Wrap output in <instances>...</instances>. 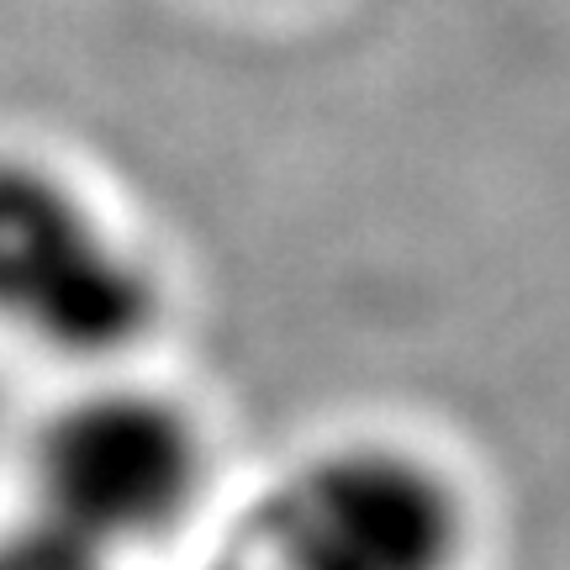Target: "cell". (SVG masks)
Segmentation results:
<instances>
[{"instance_id":"cell-1","label":"cell","mask_w":570,"mask_h":570,"mask_svg":"<svg viewBox=\"0 0 570 570\" xmlns=\"http://www.w3.org/2000/svg\"><path fill=\"white\" fill-rule=\"evenodd\" d=\"M169 285L148 248L59 164L0 154V333L75 370L154 344Z\"/></svg>"},{"instance_id":"cell-2","label":"cell","mask_w":570,"mask_h":570,"mask_svg":"<svg viewBox=\"0 0 570 570\" xmlns=\"http://www.w3.org/2000/svg\"><path fill=\"white\" fill-rule=\"evenodd\" d=\"M212 475V433L180 396L132 375H101L32 433L27 508L132 560L196 523Z\"/></svg>"},{"instance_id":"cell-3","label":"cell","mask_w":570,"mask_h":570,"mask_svg":"<svg viewBox=\"0 0 570 570\" xmlns=\"http://www.w3.org/2000/svg\"><path fill=\"white\" fill-rule=\"evenodd\" d=\"M465 550L470 512L449 470L386 439L296 460L238 544L259 570H460Z\"/></svg>"},{"instance_id":"cell-4","label":"cell","mask_w":570,"mask_h":570,"mask_svg":"<svg viewBox=\"0 0 570 570\" xmlns=\"http://www.w3.org/2000/svg\"><path fill=\"white\" fill-rule=\"evenodd\" d=\"M0 570H127V560L63 529L48 512L21 508L11 523H0Z\"/></svg>"},{"instance_id":"cell-5","label":"cell","mask_w":570,"mask_h":570,"mask_svg":"<svg viewBox=\"0 0 570 570\" xmlns=\"http://www.w3.org/2000/svg\"><path fill=\"white\" fill-rule=\"evenodd\" d=\"M217 570H259V566H254L248 554H238V550H233V554H227V560H223V566H217Z\"/></svg>"}]
</instances>
